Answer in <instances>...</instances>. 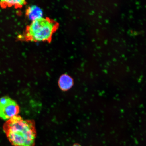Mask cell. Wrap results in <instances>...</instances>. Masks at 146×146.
I'll list each match as a JSON object with an SVG mask.
<instances>
[{
    "label": "cell",
    "mask_w": 146,
    "mask_h": 146,
    "mask_svg": "<svg viewBox=\"0 0 146 146\" xmlns=\"http://www.w3.org/2000/svg\"><path fill=\"white\" fill-rule=\"evenodd\" d=\"M3 131L14 146H34L36 132L34 122L24 120L20 116L7 120L3 126Z\"/></svg>",
    "instance_id": "obj_1"
},
{
    "label": "cell",
    "mask_w": 146,
    "mask_h": 146,
    "mask_svg": "<svg viewBox=\"0 0 146 146\" xmlns=\"http://www.w3.org/2000/svg\"><path fill=\"white\" fill-rule=\"evenodd\" d=\"M59 27V23L55 20L42 17L32 21L27 25L23 39L27 41L50 43L53 35Z\"/></svg>",
    "instance_id": "obj_2"
},
{
    "label": "cell",
    "mask_w": 146,
    "mask_h": 146,
    "mask_svg": "<svg viewBox=\"0 0 146 146\" xmlns=\"http://www.w3.org/2000/svg\"><path fill=\"white\" fill-rule=\"evenodd\" d=\"M19 107L16 102L8 96L0 98V118L8 120L13 117L18 115Z\"/></svg>",
    "instance_id": "obj_3"
},
{
    "label": "cell",
    "mask_w": 146,
    "mask_h": 146,
    "mask_svg": "<svg viewBox=\"0 0 146 146\" xmlns=\"http://www.w3.org/2000/svg\"><path fill=\"white\" fill-rule=\"evenodd\" d=\"M25 14L32 21L43 17V12L41 9L36 5H32L27 8Z\"/></svg>",
    "instance_id": "obj_4"
},
{
    "label": "cell",
    "mask_w": 146,
    "mask_h": 146,
    "mask_svg": "<svg viewBox=\"0 0 146 146\" xmlns=\"http://www.w3.org/2000/svg\"><path fill=\"white\" fill-rule=\"evenodd\" d=\"M58 84L60 88L63 91H67L73 86L74 81L72 78L68 75L64 74L60 76Z\"/></svg>",
    "instance_id": "obj_5"
},
{
    "label": "cell",
    "mask_w": 146,
    "mask_h": 146,
    "mask_svg": "<svg viewBox=\"0 0 146 146\" xmlns=\"http://www.w3.org/2000/svg\"><path fill=\"white\" fill-rule=\"evenodd\" d=\"M26 3V2L25 1H1L0 3L3 7L13 5L16 8H21Z\"/></svg>",
    "instance_id": "obj_6"
},
{
    "label": "cell",
    "mask_w": 146,
    "mask_h": 146,
    "mask_svg": "<svg viewBox=\"0 0 146 146\" xmlns=\"http://www.w3.org/2000/svg\"><path fill=\"white\" fill-rule=\"evenodd\" d=\"M73 146H81V145H78V144H75Z\"/></svg>",
    "instance_id": "obj_7"
}]
</instances>
